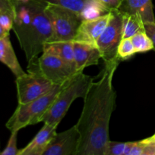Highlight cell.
Masks as SVG:
<instances>
[{
  "instance_id": "1",
  "label": "cell",
  "mask_w": 155,
  "mask_h": 155,
  "mask_svg": "<svg viewBox=\"0 0 155 155\" xmlns=\"http://www.w3.org/2000/svg\"><path fill=\"white\" fill-rule=\"evenodd\" d=\"M120 60L104 62L101 77L92 82L83 97V107L77 123L80 134L77 155H104L109 139V124L116 102L113 78Z\"/></svg>"
},
{
  "instance_id": "2",
  "label": "cell",
  "mask_w": 155,
  "mask_h": 155,
  "mask_svg": "<svg viewBox=\"0 0 155 155\" xmlns=\"http://www.w3.org/2000/svg\"><path fill=\"white\" fill-rule=\"evenodd\" d=\"M46 3L41 0L15 2L12 30L27 61L36 58L43 51L44 44L52 37V27L45 13Z\"/></svg>"
},
{
  "instance_id": "3",
  "label": "cell",
  "mask_w": 155,
  "mask_h": 155,
  "mask_svg": "<svg viewBox=\"0 0 155 155\" xmlns=\"http://www.w3.org/2000/svg\"><path fill=\"white\" fill-rule=\"evenodd\" d=\"M93 81L94 77L86 75L83 72L76 74L64 84L53 104L42 117L41 122L58 125L68 113L72 103L77 98H83Z\"/></svg>"
},
{
  "instance_id": "4",
  "label": "cell",
  "mask_w": 155,
  "mask_h": 155,
  "mask_svg": "<svg viewBox=\"0 0 155 155\" xmlns=\"http://www.w3.org/2000/svg\"><path fill=\"white\" fill-rule=\"evenodd\" d=\"M63 85L54 86L49 92L26 104H18L5 126L11 132L20 131L27 126L41 122L43 115L55 100Z\"/></svg>"
},
{
  "instance_id": "5",
  "label": "cell",
  "mask_w": 155,
  "mask_h": 155,
  "mask_svg": "<svg viewBox=\"0 0 155 155\" xmlns=\"http://www.w3.org/2000/svg\"><path fill=\"white\" fill-rule=\"evenodd\" d=\"M36 58L28 61L27 73L16 77L18 104H26L33 101L49 92L54 86L39 72Z\"/></svg>"
},
{
  "instance_id": "6",
  "label": "cell",
  "mask_w": 155,
  "mask_h": 155,
  "mask_svg": "<svg viewBox=\"0 0 155 155\" xmlns=\"http://www.w3.org/2000/svg\"><path fill=\"white\" fill-rule=\"evenodd\" d=\"M45 11L52 27L49 41H73L83 18L69 9L51 3H46Z\"/></svg>"
},
{
  "instance_id": "7",
  "label": "cell",
  "mask_w": 155,
  "mask_h": 155,
  "mask_svg": "<svg viewBox=\"0 0 155 155\" xmlns=\"http://www.w3.org/2000/svg\"><path fill=\"white\" fill-rule=\"evenodd\" d=\"M110 18L98 39L96 45L104 62L120 60L117 48L123 39V15L118 9L110 10Z\"/></svg>"
},
{
  "instance_id": "8",
  "label": "cell",
  "mask_w": 155,
  "mask_h": 155,
  "mask_svg": "<svg viewBox=\"0 0 155 155\" xmlns=\"http://www.w3.org/2000/svg\"><path fill=\"white\" fill-rule=\"evenodd\" d=\"M36 62L39 72L54 86L64 84L77 74L60 57L49 53L42 52Z\"/></svg>"
},
{
  "instance_id": "9",
  "label": "cell",
  "mask_w": 155,
  "mask_h": 155,
  "mask_svg": "<svg viewBox=\"0 0 155 155\" xmlns=\"http://www.w3.org/2000/svg\"><path fill=\"white\" fill-rule=\"evenodd\" d=\"M80 143V134L77 125L65 131L56 133L43 155H77Z\"/></svg>"
},
{
  "instance_id": "10",
  "label": "cell",
  "mask_w": 155,
  "mask_h": 155,
  "mask_svg": "<svg viewBox=\"0 0 155 155\" xmlns=\"http://www.w3.org/2000/svg\"><path fill=\"white\" fill-rule=\"evenodd\" d=\"M110 15L111 13L110 11L107 13L103 14L95 18L83 20L73 41L88 42L96 45L97 39L107 27Z\"/></svg>"
},
{
  "instance_id": "11",
  "label": "cell",
  "mask_w": 155,
  "mask_h": 155,
  "mask_svg": "<svg viewBox=\"0 0 155 155\" xmlns=\"http://www.w3.org/2000/svg\"><path fill=\"white\" fill-rule=\"evenodd\" d=\"M45 3L57 5L80 15L83 20L95 18L110 10L95 0H41Z\"/></svg>"
},
{
  "instance_id": "12",
  "label": "cell",
  "mask_w": 155,
  "mask_h": 155,
  "mask_svg": "<svg viewBox=\"0 0 155 155\" xmlns=\"http://www.w3.org/2000/svg\"><path fill=\"white\" fill-rule=\"evenodd\" d=\"M58 126L44 123L35 137L24 148L19 150L18 155H43L45 150L57 133Z\"/></svg>"
},
{
  "instance_id": "13",
  "label": "cell",
  "mask_w": 155,
  "mask_h": 155,
  "mask_svg": "<svg viewBox=\"0 0 155 155\" xmlns=\"http://www.w3.org/2000/svg\"><path fill=\"white\" fill-rule=\"evenodd\" d=\"M73 42L74 60L78 72H83L85 68L98 64L101 55L95 44L74 41Z\"/></svg>"
},
{
  "instance_id": "14",
  "label": "cell",
  "mask_w": 155,
  "mask_h": 155,
  "mask_svg": "<svg viewBox=\"0 0 155 155\" xmlns=\"http://www.w3.org/2000/svg\"><path fill=\"white\" fill-rule=\"evenodd\" d=\"M117 9L122 13L139 15L144 24L155 22L151 0H121Z\"/></svg>"
},
{
  "instance_id": "15",
  "label": "cell",
  "mask_w": 155,
  "mask_h": 155,
  "mask_svg": "<svg viewBox=\"0 0 155 155\" xmlns=\"http://www.w3.org/2000/svg\"><path fill=\"white\" fill-rule=\"evenodd\" d=\"M42 52L60 57L75 73H80L76 68L73 41H48L44 44Z\"/></svg>"
},
{
  "instance_id": "16",
  "label": "cell",
  "mask_w": 155,
  "mask_h": 155,
  "mask_svg": "<svg viewBox=\"0 0 155 155\" xmlns=\"http://www.w3.org/2000/svg\"><path fill=\"white\" fill-rule=\"evenodd\" d=\"M0 62L9 68L16 77L25 74L18 61L9 35L0 38Z\"/></svg>"
},
{
  "instance_id": "17",
  "label": "cell",
  "mask_w": 155,
  "mask_h": 155,
  "mask_svg": "<svg viewBox=\"0 0 155 155\" xmlns=\"http://www.w3.org/2000/svg\"><path fill=\"white\" fill-rule=\"evenodd\" d=\"M122 15L123 38H131L139 32L145 31V24L139 15L129 13H122Z\"/></svg>"
},
{
  "instance_id": "18",
  "label": "cell",
  "mask_w": 155,
  "mask_h": 155,
  "mask_svg": "<svg viewBox=\"0 0 155 155\" xmlns=\"http://www.w3.org/2000/svg\"><path fill=\"white\" fill-rule=\"evenodd\" d=\"M130 39L136 48V53L147 52L150 50L154 49L152 42L145 31L139 32L132 36Z\"/></svg>"
},
{
  "instance_id": "19",
  "label": "cell",
  "mask_w": 155,
  "mask_h": 155,
  "mask_svg": "<svg viewBox=\"0 0 155 155\" xmlns=\"http://www.w3.org/2000/svg\"><path fill=\"white\" fill-rule=\"evenodd\" d=\"M135 54H136V51L131 39L123 38L117 48V56L120 60H127Z\"/></svg>"
},
{
  "instance_id": "20",
  "label": "cell",
  "mask_w": 155,
  "mask_h": 155,
  "mask_svg": "<svg viewBox=\"0 0 155 155\" xmlns=\"http://www.w3.org/2000/svg\"><path fill=\"white\" fill-rule=\"evenodd\" d=\"M127 142L109 141L105 146L104 155H124Z\"/></svg>"
},
{
  "instance_id": "21",
  "label": "cell",
  "mask_w": 155,
  "mask_h": 155,
  "mask_svg": "<svg viewBox=\"0 0 155 155\" xmlns=\"http://www.w3.org/2000/svg\"><path fill=\"white\" fill-rule=\"evenodd\" d=\"M19 131L11 132V136L8 142L7 145L2 152L1 155H18L19 150L17 147V141H18V133Z\"/></svg>"
},
{
  "instance_id": "22",
  "label": "cell",
  "mask_w": 155,
  "mask_h": 155,
  "mask_svg": "<svg viewBox=\"0 0 155 155\" xmlns=\"http://www.w3.org/2000/svg\"><path fill=\"white\" fill-rule=\"evenodd\" d=\"M15 15L12 13L0 14V25L7 32L12 30Z\"/></svg>"
},
{
  "instance_id": "23",
  "label": "cell",
  "mask_w": 155,
  "mask_h": 155,
  "mask_svg": "<svg viewBox=\"0 0 155 155\" xmlns=\"http://www.w3.org/2000/svg\"><path fill=\"white\" fill-rule=\"evenodd\" d=\"M12 13L15 15V0H0V14Z\"/></svg>"
},
{
  "instance_id": "24",
  "label": "cell",
  "mask_w": 155,
  "mask_h": 155,
  "mask_svg": "<svg viewBox=\"0 0 155 155\" xmlns=\"http://www.w3.org/2000/svg\"><path fill=\"white\" fill-rule=\"evenodd\" d=\"M145 30L148 36L151 39L153 46H154V50H155V22L145 24Z\"/></svg>"
},
{
  "instance_id": "25",
  "label": "cell",
  "mask_w": 155,
  "mask_h": 155,
  "mask_svg": "<svg viewBox=\"0 0 155 155\" xmlns=\"http://www.w3.org/2000/svg\"><path fill=\"white\" fill-rule=\"evenodd\" d=\"M95 1L102 4L108 10L110 11L112 9H117L120 4L121 0H95Z\"/></svg>"
},
{
  "instance_id": "26",
  "label": "cell",
  "mask_w": 155,
  "mask_h": 155,
  "mask_svg": "<svg viewBox=\"0 0 155 155\" xmlns=\"http://www.w3.org/2000/svg\"><path fill=\"white\" fill-rule=\"evenodd\" d=\"M7 35H9L8 32H7L6 30H5L4 29L2 28V27L0 25V38L4 37V36H7Z\"/></svg>"
},
{
  "instance_id": "27",
  "label": "cell",
  "mask_w": 155,
  "mask_h": 155,
  "mask_svg": "<svg viewBox=\"0 0 155 155\" xmlns=\"http://www.w3.org/2000/svg\"><path fill=\"white\" fill-rule=\"evenodd\" d=\"M15 2H29L30 0H15Z\"/></svg>"
},
{
  "instance_id": "28",
  "label": "cell",
  "mask_w": 155,
  "mask_h": 155,
  "mask_svg": "<svg viewBox=\"0 0 155 155\" xmlns=\"http://www.w3.org/2000/svg\"><path fill=\"white\" fill-rule=\"evenodd\" d=\"M151 138H152L153 140H154V142H155V133H154V135H153L152 136H151Z\"/></svg>"
}]
</instances>
